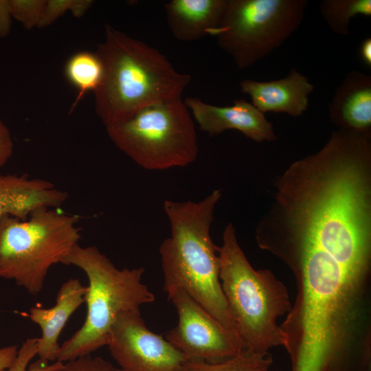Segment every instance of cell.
I'll return each mask as SVG.
<instances>
[{
	"mask_svg": "<svg viewBox=\"0 0 371 371\" xmlns=\"http://www.w3.org/2000/svg\"><path fill=\"white\" fill-rule=\"evenodd\" d=\"M63 265H74L87 275V312L82 326L60 346L56 361L65 363L107 346L121 313L155 301L154 293L142 282L143 267L120 269L95 246L76 245Z\"/></svg>",
	"mask_w": 371,
	"mask_h": 371,
	"instance_id": "4",
	"label": "cell"
},
{
	"mask_svg": "<svg viewBox=\"0 0 371 371\" xmlns=\"http://www.w3.org/2000/svg\"><path fill=\"white\" fill-rule=\"evenodd\" d=\"M222 196L214 190L199 201L165 200L170 236L159 247L164 291L181 289L225 327L236 330L219 278L217 246L210 236L214 210Z\"/></svg>",
	"mask_w": 371,
	"mask_h": 371,
	"instance_id": "1",
	"label": "cell"
},
{
	"mask_svg": "<svg viewBox=\"0 0 371 371\" xmlns=\"http://www.w3.org/2000/svg\"><path fill=\"white\" fill-rule=\"evenodd\" d=\"M240 88L262 113H282L292 117L300 116L307 110L309 95L314 91L308 78L295 68L278 80L261 82L245 79Z\"/></svg>",
	"mask_w": 371,
	"mask_h": 371,
	"instance_id": "11",
	"label": "cell"
},
{
	"mask_svg": "<svg viewBox=\"0 0 371 371\" xmlns=\"http://www.w3.org/2000/svg\"><path fill=\"white\" fill-rule=\"evenodd\" d=\"M306 0H227L212 36L245 69L284 43L301 25Z\"/></svg>",
	"mask_w": 371,
	"mask_h": 371,
	"instance_id": "7",
	"label": "cell"
},
{
	"mask_svg": "<svg viewBox=\"0 0 371 371\" xmlns=\"http://www.w3.org/2000/svg\"><path fill=\"white\" fill-rule=\"evenodd\" d=\"M46 3L45 0H10L11 16L27 30L38 27Z\"/></svg>",
	"mask_w": 371,
	"mask_h": 371,
	"instance_id": "20",
	"label": "cell"
},
{
	"mask_svg": "<svg viewBox=\"0 0 371 371\" xmlns=\"http://www.w3.org/2000/svg\"><path fill=\"white\" fill-rule=\"evenodd\" d=\"M106 129L112 142L146 170L184 167L199 154L194 123L181 97L150 104Z\"/></svg>",
	"mask_w": 371,
	"mask_h": 371,
	"instance_id": "6",
	"label": "cell"
},
{
	"mask_svg": "<svg viewBox=\"0 0 371 371\" xmlns=\"http://www.w3.org/2000/svg\"><path fill=\"white\" fill-rule=\"evenodd\" d=\"M359 55L361 62L368 67H371V38L366 37L361 43Z\"/></svg>",
	"mask_w": 371,
	"mask_h": 371,
	"instance_id": "26",
	"label": "cell"
},
{
	"mask_svg": "<svg viewBox=\"0 0 371 371\" xmlns=\"http://www.w3.org/2000/svg\"><path fill=\"white\" fill-rule=\"evenodd\" d=\"M37 355V338L27 339L18 350L17 356L13 363L2 371H59L64 363L56 361L48 364L41 359L29 366L31 360Z\"/></svg>",
	"mask_w": 371,
	"mask_h": 371,
	"instance_id": "19",
	"label": "cell"
},
{
	"mask_svg": "<svg viewBox=\"0 0 371 371\" xmlns=\"http://www.w3.org/2000/svg\"><path fill=\"white\" fill-rule=\"evenodd\" d=\"M102 73V65L95 52L81 51L69 57L65 66V75L78 91L72 109L88 91L96 90Z\"/></svg>",
	"mask_w": 371,
	"mask_h": 371,
	"instance_id": "16",
	"label": "cell"
},
{
	"mask_svg": "<svg viewBox=\"0 0 371 371\" xmlns=\"http://www.w3.org/2000/svg\"><path fill=\"white\" fill-rule=\"evenodd\" d=\"M319 11L330 30L339 36L349 34L350 20L355 16H371V0H323Z\"/></svg>",
	"mask_w": 371,
	"mask_h": 371,
	"instance_id": "17",
	"label": "cell"
},
{
	"mask_svg": "<svg viewBox=\"0 0 371 371\" xmlns=\"http://www.w3.org/2000/svg\"><path fill=\"white\" fill-rule=\"evenodd\" d=\"M67 198L49 181L26 174L0 175V221L5 216L25 221L37 209L59 207Z\"/></svg>",
	"mask_w": 371,
	"mask_h": 371,
	"instance_id": "12",
	"label": "cell"
},
{
	"mask_svg": "<svg viewBox=\"0 0 371 371\" xmlns=\"http://www.w3.org/2000/svg\"><path fill=\"white\" fill-rule=\"evenodd\" d=\"M217 246L222 290L244 350L269 352L284 346L278 319L291 308L284 284L269 269H255L240 247L232 223L225 227Z\"/></svg>",
	"mask_w": 371,
	"mask_h": 371,
	"instance_id": "3",
	"label": "cell"
},
{
	"mask_svg": "<svg viewBox=\"0 0 371 371\" xmlns=\"http://www.w3.org/2000/svg\"><path fill=\"white\" fill-rule=\"evenodd\" d=\"M273 359L269 352L253 353L243 350L237 355L218 362L185 361L179 371H266Z\"/></svg>",
	"mask_w": 371,
	"mask_h": 371,
	"instance_id": "18",
	"label": "cell"
},
{
	"mask_svg": "<svg viewBox=\"0 0 371 371\" xmlns=\"http://www.w3.org/2000/svg\"><path fill=\"white\" fill-rule=\"evenodd\" d=\"M18 350L16 345L0 348V371L10 367L17 356Z\"/></svg>",
	"mask_w": 371,
	"mask_h": 371,
	"instance_id": "25",
	"label": "cell"
},
{
	"mask_svg": "<svg viewBox=\"0 0 371 371\" xmlns=\"http://www.w3.org/2000/svg\"><path fill=\"white\" fill-rule=\"evenodd\" d=\"M200 129L209 135H218L227 130H236L256 142L277 139L273 123L251 102L236 100L232 106H218L197 97L183 101Z\"/></svg>",
	"mask_w": 371,
	"mask_h": 371,
	"instance_id": "10",
	"label": "cell"
},
{
	"mask_svg": "<svg viewBox=\"0 0 371 371\" xmlns=\"http://www.w3.org/2000/svg\"><path fill=\"white\" fill-rule=\"evenodd\" d=\"M13 148L10 132L0 119V168L4 166L10 158Z\"/></svg>",
	"mask_w": 371,
	"mask_h": 371,
	"instance_id": "23",
	"label": "cell"
},
{
	"mask_svg": "<svg viewBox=\"0 0 371 371\" xmlns=\"http://www.w3.org/2000/svg\"><path fill=\"white\" fill-rule=\"evenodd\" d=\"M93 2L91 0H48L38 27L49 25L68 10H70L74 16L80 18Z\"/></svg>",
	"mask_w": 371,
	"mask_h": 371,
	"instance_id": "21",
	"label": "cell"
},
{
	"mask_svg": "<svg viewBox=\"0 0 371 371\" xmlns=\"http://www.w3.org/2000/svg\"><path fill=\"white\" fill-rule=\"evenodd\" d=\"M107 346L123 371H179L185 361L166 337L149 330L139 310L117 317Z\"/></svg>",
	"mask_w": 371,
	"mask_h": 371,
	"instance_id": "9",
	"label": "cell"
},
{
	"mask_svg": "<svg viewBox=\"0 0 371 371\" xmlns=\"http://www.w3.org/2000/svg\"><path fill=\"white\" fill-rule=\"evenodd\" d=\"M95 53L103 73L94 91L95 109L106 127L150 104L181 98L192 80L159 50L107 24Z\"/></svg>",
	"mask_w": 371,
	"mask_h": 371,
	"instance_id": "2",
	"label": "cell"
},
{
	"mask_svg": "<svg viewBox=\"0 0 371 371\" xmlns=\"http://www.w3.org/2000/svg\"><path fill=\"white\" fill-rule=\"evenodd\" d=\"M87 286L78 278H70L60 286L56 304L49 308H30L29 317L41 328V336L37 338V355L48 363L56 361L60 346V334L71 315L85 302Z\"/></svg>",
	"mask_w": 371,
	"mask_h": 371,
	"instance_id": "13",
	"label": "cell"
},
{
	"mask_svg": "<svg viewBox=\"0 0 371 371\" xmlns=\"http://www.w3.org/2000/svg\"><path fill=\"white\" fill-rule=\"evenodd\" d=\"M178 315L177 324L166 339L185 361L218 362L244 350L238 333L223 326L184 291L167 295Z\"/></svg>",
	"mask_w": 371,
	"mask_h": 371,
	"instance_id": "8",
	"label": "cell"
},
{
	"mask_svg": "<svg viewBox=\"0 0 371 371\" xmlns=\"http://www.w3.org/2000/svg\"><path fill=\"white\" fill-rule=\"evenodd\" d=\"M328 115L339 128L371 134V76L346 74L329 103Z\"/></svg>",
	"mask_w": 371,
	"mask_h": 371,
	"instance_id": "14",
	"label": "cell"
},
{
	"mask_svg": "<svg viewBox=\"0 0 371 371\" xmlns=\"http://www.w3.org/2000/svg\"><path fill=\"white\" fill-rule=\"evenodd\" d=\"M266 371H272V370H270V369H269V370H266Z\"/></svg>",
	"mask_w": 371,
	"mask_h": 371,
	"instance_id": "27",
	"label": "cell"
},
{
	"mask_svg": "<svg viewBox=\"0 0 371 371\" xmlns=\"http://www.w3.org/2000/svg\"><path fill=\"white\" fill-rule=\"evenodd\" d=\"M11 23L10 0H0V38L9 35L11 31Z\"/></svg>",
	"mask_w": 371,
	"mask_h": 371,
	"instance_id": "24",
	"label": "cell"
},
{
	"mask_svg": "<svg viewBox=\"0 0 371 371\" xmlns=\"http://www.w3.org/2000/svg\"><path fill=\"white\" fill-rule=\"evenodd\" d=\"M59 371H123L100 357L87 355L64 363Z\"/></svg>",
	"mask_w": 371,
	"mask_h": 371,
	"instance_id": "22",
	"label": "cell"
},
{
	"mask_svg": "<svg viewBox=\"0 0 371 371\" xmlns=\"http://www.w3.org/2000/svg\"><path fill=\"white\" fill-rule=\"evenodd\" d=\"M78 217L41 207L25 221H0V278L12 280L36 295L49 269L63 264L80 239Z\"/></svg>",
	"mask_w": 371,
	"mask_h": 371,
	"instance_id": "5",
	"label": "cell"
},
{
	"mask_svg": "<svg viewBox=\"0 0 371 371\" xmlns=\"http://www.w3.org/2000/svg\"><path fill=\"white\" fill-rule=\"evenodd\" d=\"M227 0H172L165 5L166 20L173 36L192 42L212 36L218 26Z\"/></svg>",
	"mask_w": 371,
	"mask_h": 371,
	"instance_id": "15",
	"label": "cell"
}]
</instances>
